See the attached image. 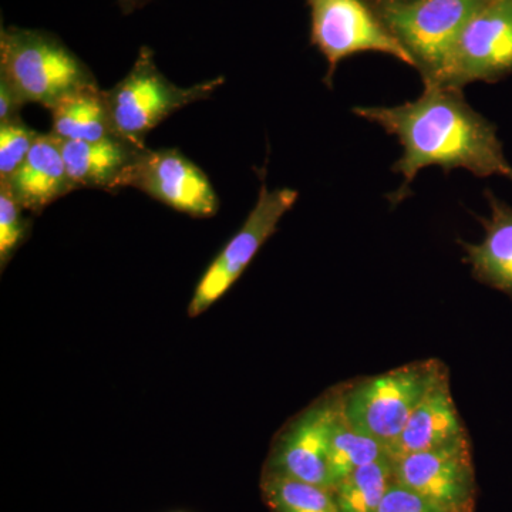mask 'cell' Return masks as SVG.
I'll return each mask as SVG.
<instances>
[{
  "mask_svg": "<svg viewBox=\"0 0 512 512\" xmlns=\"http://www.w3.org/2000/svg\"><path fill=\"white\" fill-rule=\"evenodd\" d=\"M484 195L490 205V217H477L484 228L483 241H460V245L466 251L474 278L512 299V207L491 190H485Z\"/></svg>",
  "mask_w": 512,
  "mask_h": 512,
  "instance_id": "15",
  "label": "cell"
},
{
  "mask_svg": "<svg viewBox=\"0 0 512 512\" xmlns=\"http://www.w3.org/2000/svg\"><path fill=\"white\" fill-rule=\"evenodd\" d=\"M130 187L192 218L214 217L220 208L207 175L175 148H146L121 180L120 188Z\"/></svg>",
  "mask_w": 512,
  "mask_h": 512,
  "instance_id": "11",
  "label": "cell"
},
{
  "mask_svg": "<svg viewBox=\"0 0 512 512\" xmlns=\"http://www.w3.org/2000/svg\"><path fill=\"white\" fill-rule=\"evenodd\" d=\"M117 2H119L121 12H123L124 15H130L134 10L144 8L148 0H117Z\"/></svg>",
  "mask_w": 512,
  "mask_h": 512,
  "instance_id": "24",
  "label": "cell"
},
{
  "mask_svg": "<svg viewBox=\"0 0 512 512\" xmlns=\"http://www.w3.org/2000/svg\"><path fill=\"white\" fill-rule=\"evenodd\" d=\"M446 372L440 360H421L338 386L340 413L353 429L373 437L387 451Z\"/></svg>",
  "mask_w": 512,
  "mask_h": 512,
  "instance_id": "3",
  "label": "cell"
},
{
  "mask_svg": "<svg viewBox=\"0 0 512 512\" xmlns=\"http://www.w3.org/2000/svg\"><path fill=\"white\" fill-rule=\"evenodd\" d=\"M490 0H416L375 9L412 56L423 84L436 82L451 47L470 19Z\"/></svg>",
  "mask_w": 512,
  "mask_h": 512,
  "instance_id": "5",
  "label": "cell"
},
{
  "mask_svg": "<svg viewBox=\"0 0 512 512\" xmlns=\"http://www.w3.org/2000/svg\"><path fill=\"white\" fill-rule=\"evenodd\" d=\"M468 439L450 389L448 370L434 383L400 436L387 450L393 460Z\"/></svg>",
  "mask_w": 512,
  "mask_h": 512,
  "instance_id": "12",
  "label": "cell"
},
{
  "mask_svg": "<svg viewBox=\"0 0 512 512\" xmlns=\"http://www.w3.org/2000/svg\"><path fill=\"white\" fill-rule=\"evenodd\" d=\"M373 9L384 8V6L406 5V3L416 2V0H366Z\"/></svg>",
  "mask_w": 512,
  "mask_h": 512,
  "instance_id": "25",
  "label": "cell"
},
{
  "mask_svg": "<svg viewBox=\"0 0 512 512\" xmlns=\"http://www.w3.org/2000/svg\"><path fill=\"white\" fill-rule=\"evenodd\" d=\"M224 82V77H217L188 89L175 86L158 70L153 50L141 46L130 73L113 89L104 90L114 134L147 148L151 130L188 104L210 99Z\"/></svg>",
  "mask_w": 512,
  "mask_h": 512,
  "instance_id": "4",
  "label": "cell"
},
{
  "mask_svg": "<svg viewBox=\"0 0 512 512\" xmlns=\"http://www.w3.org/2000/svg\"><path fill=\"white\" fill-rule=\"evenodd\" d=\"M261 493L271 512H342L332 490L268 471L262 474Z\"/></svg>",
  "mask_w": 512,
  "mask_h": 512,
  "instance_id": "17",
  "label": "cell"
},
{
  "mask_svg": "<svg viewBox=\"0 0 512 512\" xmlns=\"http://www.w3.org/2000/svg\"><path fill=\"white\" fill-rule=\"evenodd\" d=\"M25 104L28 103L16 92L15 87L0 76V124L19 120L20 110Z\"/></svg>",
  "mask_w": 512,
  "mask_h": 512,
  "instance_id": "23",
  "label": "cell"
},
{
  "mask_svg": "<svg viewBox=\"0 0 512 512\" xmlns=\"http://www.w3.org/2000/svg\"><path fill=\"white\" fill-rule=\"evenodd\" d=\"M52 133L62 141H99L117 137L111 126L104 90H80L52 110ZM120 138V137H119Z\"/></svg>",
  "mask_w": 512,
  "mask_h": 512,
  "instance_id": "16",
  "label": "cell"
},
{
  "mask_svg": "<svg viewBox=\"0 0 512 512\" xmlns=\"http://www.w3.org/2000/svg\"><path fill=\"white\" fill-rule=\"evenodd\" d=\"M60 147L76 190L97 188L109 192L120 190L124 174L146 150L119 137L99 141L60 140Z\"/></svg>",
  "mask_w": 512,
  "mask_h": 512,
  "instance_id": "14",
  "label": "cell"
},
{
  "mask_svg": "<svg viewBox=\"0 0 512 512\" xmlns=\"http://www.w3.org/2000/svg\"><path fill=\"white\" fill-rule=\"evenodd\" d=\"M305 2L311 13V45L328 63L323 82L329 89L340 63L360 53H382L414 69L412 56L366 0Z\"/></svg>",
  "mask_w": 512,
  "mask_h": 512,
  "instance_id": "6",
  "label": "cell"
},
{
  "mask_svg": "<svg viewBox=\"0 0 512 512\" xmlns=\"http://www.w3.org/2000/svg\"><path fill=\"white\" fill-rule=\"evenodd\" d=\"M338 413L335 387L286 424L272 444L264 471L333 491L329 447Z\"/></svg>",
  "mask_w": 512,
  "mask_h": 512,
  "instance_id": "9",
  "label": "cell"
},
{
  "mask_svg": "<svg viewBox=\"0 0 512 512\" xmlns=\"http://www.w3.org/2000/svg\"><path fill=\"white\" fill-rule=\"evenodd\" d=\"M25 211L6 184L0 183V266L2 271L29 237L32 222L23 214Z\"/></svg>",
  "mask_w": 512,
  "mask_h": 512,
  "instance_id": "20",
  "label": "cell"
},
{
  "mask_svg": "<svg viewBox=\"0 0 512 512\" xmlns=\"http://www.w3.org/2000/svg\"><path fill=\"white\" fill-rule=\"evenodd\" d=\"M353 114L397 138L402 156L393 173L403 183L387 200L393 207L409 197L410 185L429 167L476 177H504L512 183V165L497 126L468 104L463 90L427 84L416 100L397 106L353 107Z\"/></svg>",
  "mask_w": 512,
  "mask_h": 512,
  "instance_id": "1",
  "label": "cell"
},
{
  "mask_svg": "<svg viewBox=\"0 0 512 512\" xmlns=\"http://www.w3.org/2000/svg\"><path fill=\"white\" fill-rule=\"evenodd\" d=\"M387 456L389 454L383 444L350 426L340 413L339 406L329 447V470L333 490L340 481L345 480L360 467Z\"/></svg>",
  "mask_w": 512,
  "mask_h": 512,
  "instance_id": "18",
  "label": "cell"
},
{
  "mask_svg": "<svg viewBox=\"0 0 512 512\" xmlns=\"http://www.w3.org/2000/svg\"><path fill=\"white\" fill-rule=\"evenodd\" d=\"M39 136L22 119L0 124V181H8L19 170Z\"/></svg>",
  "mask_w": 512,
  "mask_h": 512,
  "instance_id": "21",
  "label": "cell"
},
{
  "mask_svg": "<svg viewBox=\"0 0 512 512\" xmlns=\"http://www.w3.org/2000/svg\"><path fill=\"white\" fill-rule=\"evenodd\" d=\"M0 76L26 103L49 110L70 94L99 87L92 70L59 37L18 26L0 33Z\"/></svg>",
  "mask_w": 512,
  "mask_h": 512,
  "instance_id": "2",
  "label": "cell"
},
{
  "mask_svg": "<svg viewBox=\"0 0 512 512\" xmlns=\"http://www.w3.org/2000/svg\"><path fill=\"white\" fill-rule=\"evenodd\" d=\"M394 480L393 461L387 456L360 467L340 481L333 493L342 512H377Z\"/></svg>",
  "mask_w": 512,
  "mask_h": 512,
  "instance_id": "19",
  "label": "cell"
},
{
  "mask_svg": "<svg viewBox=\"0 0 512 512\" xmlns=\"http://www.w3.org/2000/svg\"><path fill=\"white\" fill-rule=\"evenodd\" d=\"M510 76L512 0H490L461 30L431 84L464 90L471 83H497Z\"/></svg>",
  "mask_w": 512,
  "mask_h": 512,
  "instance_id": "8",
  "label": "cell"
},
{
  "mask_svg": "<svg viewBox=\"0 0 512 512\" xmlns=\"http://www.w3.org/2000/svg\"><path fill=\"white\" fill-rule=\"evenodd\" d=\"M397 483L446 512H476L477 481L470 440L393 460Z\"/></svg>",
  "mask_w": 512,
  "mask_h": 512,
  "instance_id": "10",
  "label": "cell"
},
{
  "mask_svg": "<svg viewBox=\"0 0 512 512\" xmlns=\"http://www.w3.org/2000/svg\"><path fill=\"white\" fill-rule=\"evenodd\" d=\"M6 184L16 201L33 214H42L53 202L76 191L64 161L59 138L40 134L32 150Z\"/></svg>",
  "mask_w": 512,
  "mask_h": 512,
  "instance_id": "13",
  "label": "cell"
},
{
  "mask_svg": "<svg viewBox=\"0 0 512 512\" xmlns=\"http://www.w3.org/2000/svg\"><path fill=\"white\" fill-rule=\"evenodd\" d=\"M377 512H446L441 510L426 498L421 497L416 491L404 487V485L394 483L390 485L386 495L380 504Z\"/></svg>",
  "mask_w": 512,
  "mask_h": 512,
  "instance_id": "22",
  "label": "cell"
},
{
  "mask_svg": "<svg viewBox=\"0 0 512 512\" xmlns=\"http://www.w3.org/2000/svg\"><path fill=\"white\" fill-rule=\"evenodd\" d=\"M259 178L261 187L258 200L244 225L202 275L188 305L190 318L202 315L228 292L239 276L244 274L262 245L275 234L279 222L298 200L299 192L292 188L269 190L266 168H261Z\"/></svg>",
  "mask_w": 512,
  "mask_h": 512,
  "instance_id": "7",
  "label": "cell"
}]
</instances>
